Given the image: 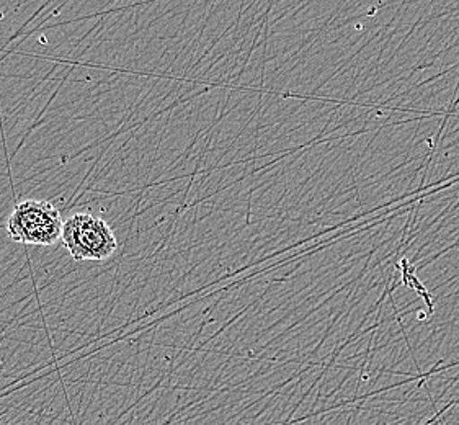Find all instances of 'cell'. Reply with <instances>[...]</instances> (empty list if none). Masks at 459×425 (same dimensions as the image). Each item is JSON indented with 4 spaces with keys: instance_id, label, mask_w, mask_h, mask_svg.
Returning a JSON list of instances; mask_svg holds the SVG:
<instances>
[{
    "instance_id": "1",
    "label": "cell",
    "mask_w": 459,
    "mask_h": 425,
    "mask_svg": "<svg viewBox=\"0 0 459 425\" xmlns=\"http://www.w3.org/2000/svg\"><path fill=\"white\" fill-rule=\"evenodd\" d=\"M63 242L77 262H105L118 250L110 224L92 212H75L65 221Z\"/></svg>"
},
{
    "instance_id": "2",
    "label": "cell",
    "mask_w": 459,
    "mask_h": 425,
    "mask_svg": "<svg viewBox=\"0 0 459 425\" xmlns=\"http://www.w3.org/2000/svg\"><path fill=\"white\" fill-rule=\"evenodd\" d=\"M65 221L59 210L45 200H25L15 204L7 221L10 239L49 247L63 239Z\"/></svg>"
},
{
    "instance_id": "3",
    "label": "cell",
    "mask_w": 459,
    "mask_h": 425,
    "mask_svg": "<svg viewBox=\"0 0 459 425\" xmlns=\"http://www.w3.org/2000/svg\"><path fill=\"white\" fill-rule=\"evenodd\" d=\"M425 425H441L440 422H438V421H437V417H433L432 421H429V422H427V424Z\"/></svg>"
}]
</instances>
